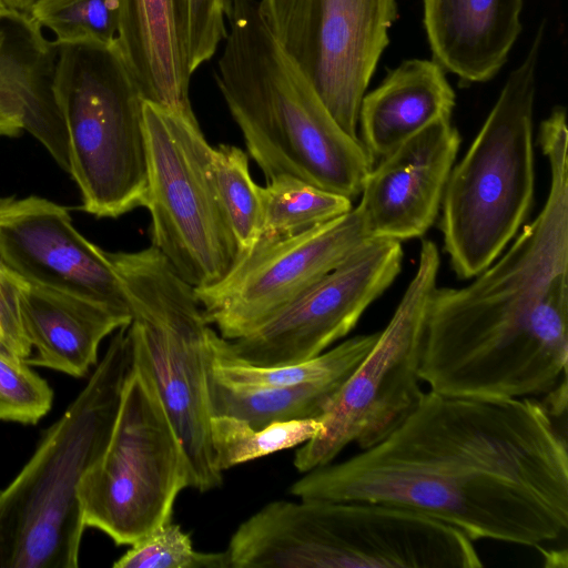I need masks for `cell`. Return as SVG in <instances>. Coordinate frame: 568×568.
Listing matches in <instances>:
<instances>
[{
    "instance_id": "obj_1",
    "label": "cell",
    "mask_w": 568,
    "mask_h": 568,
    "mask_svg": "<svg viewBox=\"0 0 568 568\" xmlns=\"http://www.w3.org/2000/svg\"><path fill=\"white\" fill-rule=\"evenodd\" d=\"M531 397L425 392L377 444L293 483L300 499L410 509L471 540L540 548L568 529V449Z\"/></svg>"
},
{
    "instance_id": "obj_2",
    "label": "cell",
    "mask_w": 568,
    "mask_h": 568,
    "mask_svg": "<svg viewBox=\"0 0 568 568\" xmlns=\"http://www.w3.org/2000/svg\"><path fill=\"white\" fill-rule=\"evenodd\" d=\"M550 181L541 211L470 284L434 290L419 375L458 396L531 397L567 377L568 129L540 124Z\"/></svg>"
},
{
    "instance_id": "obj_3",
    "label": "cell",
    "mask_w": 568,
    "mask_h": 568,
    "mask_svg": "<svg viewBox=\"0 0 568 568\" xmlns=\"http://www.w3.org/2000/svg\"><path fill=\"white\" fill-rule=\"evenodd\" d=\"M214 79L266 182L291 175L349 200L374 166L274 40L256 0H231Z\"/></svg>"
},
{
    "instance_id": "obj_4",
    "label": "cell",
    "mask_w": 568,
    "mask_h": 568,
    "mask_svg": "<svg viewBox=\"0 0 568 568\" xmlns=\"http://www.w3.org/2000/svg\"><path fill=\"white\" fill-rule=\"evenodd\" d=\"M133 362L116 331L88 383L0 491V568H77L85 529L80 484L102 455Z\"/></svg>"
},
{
    "instance_id": "obj_5",
    "label": "cell",
    "mask_w": 568,
    "mask_h": 568,
    "mask_svg": "<svg viewBox=\"0 0 568 568\" xmlns=\"http://www.w3.org/2000/svg\"><path fill=\"white\" fill-rule=\"evenodd\" d=\"M544 32L541 24L445 186L444 248L462 280L473 278L498 258L534 203V103Z\"/></svg>"
},
{
    "instance_id": "obj_6",
    "label": "cell",
    "mask_w": 568,
    "mask_h": 568,
    "mask_svg": "<svg viewBox=\"0 0 568 568\" xmlns=\"http://www.w3.org/2000/svg\"><path fill=\"white\" fill-rule=\"evenodd\" d=\"M123 285L142 351L162 402L185 448L191 488H219L223 471L211 442V338L194 287L150 245L135 252H105Z\"/></svg>"
},
{
    "instance_id": "obj_7",
    "label": "cell",
    "mask_w": 568,
    "mask_h": 568,
    "mask_svg": "<svg viewBox=\"0 0 568 568\" xmlns=\"http://www.w3.org/2000/svg\"><path fill=\"white\" fill-rule=\"evenodd\" d=\"M54 47L53 89L68 132L69 173L81 191L83 210L119 217L144 207V98L116 44Z\"/></svg>"
},
{
    "instance_id": "obj_8",
    "label": "cell",
    "mask_w": 568,
    "mask_h": 568,
    "mask_svg": "<svg viewBox=\"0 0 568 568\" xmlns=\"http://www.w3.org/2000/svg\"><path fill=\"white\" fill-rule=\"evenodd\" d=\"M132 345L109 442L79 489L85 526L118 546H131L172 520L179 494L191 487L183 443L142 351L133 339Z\"/></svg>"
},
{
    "instance_id": "obj_9",
    "label": "cell",
    "mask_w": 568,
    "mask_h": 568,
    "mask_svg": "<svg viewBox=\"0 0 568 568\" xmlns=\"http://www.w3.org/2000/svg\"><path fill=\"white\" fill-rule=\"evenodd\" d=\"M151 245L194 288L221 282L241 252L211 172L195 114L144 100Z\"/></svg>"
},
{
    "instance_id": "obj_10",
    "label": "cell",
    "mask_w": 568,
    "mask_h": 568,
    "mask_svg": "<svg viewBox=\"0 0 568 568\" xmlns=\"http://www.w3.org/2000/svg\"><path fill=\"white\" fill-rule=\"evenodd\" d=\"M439 265L437 245L423 240L416 272L390 321L328 402L322 430L296 450L298 471L332 463L352 443L361 449L377 444L418 406L426 315Z\"/></svg>"
},
{
    "instance_id": "obj_11",
    "label": "cell",
    "mask_w": 568,
    "mask_h": 568,
    "mask_svg": "<svg viewBox=\"0 0 568 568\" xmlns=\"http://www.w3.org/2000/svg\"><path fill=\"white\" fill-rule=\"evenodd\" d=\"M281 49L329 113L357 138L362 99L389 43L396 0H256Z\"/></svg>"
},
{
    "instance_id": "obj_12",
    "label": "cell",
    "mask_w": 568,
    "mask_h": 568,
    "mask_svg": "<svg viewBox=\"0 0 568 568\" xmlns=\"http://www.w3.org/2000/svg\"><path fill=\"white\" fill-rule=\"evenodd\" d=\"M368 237L357 207L304 232L258 241L217 284L194 288L207 323L229 341L264 323Z\"/></svg>"
},
{
    "instance_id": "obj_13",
    "label": "cell",
    "mask_w": 568,
    "mask_h": 568,
    "mask_svg": "<svg viewBox=\"0 0 568 568\" xmlns=\"http://www.w3.org/2000/svg\"><path fill=\"white\" fill-rule=\"evenodd\" d=\"M399 241L371 239L248 334L229 341L240 359L281 366L311 359L345 337L400 272Z\"/></svg>"
},
{
    "instance_id": "obj_14",
    "label": "cell",
    "mask_w": 568,
    "mask_h": 568,
    "mask_svg": "<svg viewBox=\"0 0 568 568\" xmlns=\"http://www.w3.org/2000/svg\"><path fill=\"white\" fill-rule=\"evenodd\" d=\"M0 268L21 284L131 314L105 252L78 232L64 206L47 199L0 197Z\"/></svg>"
},
{
    "instance_id": "obj_15",
    "label": "cell",
    "mask_w": 568,
    "mask_h": 568,
    "mask_svg": "<svg viewBox=\"0 0 568 568\" xmlns=\"http://www.w3.org/2000/svg\"><path fill=\"white\" fill-rule=\"evenodd\" d=\"M459 145L450 119H440L374 164L356 206L368 237L400 242L430 229Z\"/></svg>"
},
{
    "instance_id": "obj_16",
    "label": "cell",
    "mask_w": 568,
    "mask_h": 568,
    "mask_svg": "<svg viewBox=\"0 0 568 568\" xmlns=\"http://www.w3.org/2000/svg\"><path fill=\"white\" fill-rule=\"evenodd\" d=\"M115 44L144 100L194 113L186 0H121Z\"/></svg>"
},
{
    "instance_id": "obj_17",
    "label": "cell",
    "mask_w": 568,
    "mask_h": 568,
    "mask_svg": "<svg viewBox=\"0 0 568 568\" xmlns=\"http://www.w3.org/2000/svg\"><path fill=\"white\" fill-rule=\"evenodd\" d=\"M423 4L432 60L463 84L493 79L523 29L524 0H423Z\"/></svg>"
},
{
    "instance_id": "obj_18",
    "label": "cell",
    "mask_w": 568,
    "mask_h": 568,
    "mask_svg": "<svg viewBox=\"0 0 568 568\" xmlns=\"http://www.w3.org/2000/svg\"><path fill=\"white\" fill-rule=\"evenodd\" d=\"M19 284L23 332L36 348L33 356L23 359L29 366L82 377L97 365L101 342L132 321L130 313L101 303Z\"/></svg>"
},
{
    "instance_id": "obj_19",
    "label": "cell",
    "mask_w": 568,
    "mask_h": 568,
    "mask_svg": "<svg viewBox=\"0 0 568 568\" xmlns=\"http://www.w3.org/2000/svg\"><path fill=\"white\" fill-rule=\"evenodd\" d=\"M455 92L434 60L409 59L364 94L359 139L376 163L406 140L440 119H450Z\"/></svg>"
},
{
    "instance_id": "obj_20",
    "label": "cell",
    "mask_w": 568,
    "mask_h": 568,
    "mask_svg": "<svg viewBox=\"0 0 568 568\" xmlns=\"http://www.w3.org/2000/svg\"><path fill=\"white\" fill-rule=\"evenodd\" d=\"M378 335L379 332L349 337L301 363L257 366L236 357L230 351L227 339L214 331L211 338V375L222 383L247 388L346 381L371 351Z\"/></svg>"
},
{
    "instance_id": "obj_21",
    "label": "cell",
    "mask_w": 568,
    "mask_h": 568,
    "mask_svg": "<svg viewBox=\"0 0 568 568\" xmlns=\"http://www.w3.org/2000/svg\"><path fill=\"white\" fill-rule=\"evenodd\" d=\"M344 382L247 388L222 383L211 375L212 414L242 418L254 428L276 422L320 418Z\"/></svg>"
},
{
    "instance_id": "obj_22",
    "label": "cell",
    "mask_w": 568,
    "mask_h": 568,
    "mask_svg": "<svg viewBox=\"0 0 568 568\" xmlns=\"http://www.w3.org/2000/svg\"><path fill=\"white\" fill-rule=\"evenodd\" d=\"M263 221L258 241L291 236L353 209L352 200L291 175L261 187Z\"/></svg>"
},
{
    "instance_id": "obj_23",
    "label": "cell",
    "mask_w": 568,
    "mask_h": 568,
    "mask_svg": "<svg viewBox=\"0 0 568 568\" xmlns=\"http://www.w3.org/2000/svg\"><path fill=\"white\" fill-rule=\"evenodd\" d=\"M322 428L320 418L276 422L254 428L242 418L215 415L210 424L215 463L221 471L303 445Z\"/></svg>"
},
{
    "instance_id": "obj_24",
    "label": "cell",
    "mask_w": 568,
    "mask_h": 568,
    "mask_svg": "<svg viewBox=\"0 0 568 568\" xmlns=\"http://www.w3.org/2000/svg\"><path fill=\"white\" fill-rule=\"evenodd\" d=\"M211 172L242 256L261 237L262 186L251 176L248 154L235 145L222 143L212 148Z\"/></svg>"
},
{
    "instance_id": "obj_25",
    "label": "cell",
    "mask_w": 568,
    "mask_h": 568,
    "mask_svg": "<svg viewBox=\"0 0 568 568\" xmlns=\"http://www.w3.org/2000/svg\"><path fill=\"white\" fill-rule=\"evenodd\" d=\"M121 0H36L29 16L55 36L54 43L114 44Z\"/></svg>"
},
{
    "instance_id": "obj_26",
    "label": "cell",
    "mask_w": 568,
    "mask_h": 568,
    "mask_svg": "<svg viewBox=\"0 0 568 568\" xmlns=\"http://www.w3.org/2000/svg\"><path fill=\"white\" fill-rule=\"evenodd\" d=\"M114 568H231L227 552H203L194 548L181 525L166 521L119 557Z\"/></svg>"
},
{
    "instance_id": "obj_27",
    "label": "cell",
    "mask_w": 568,
    "mask_h": 568,
    "mask_svg": "<svg viewBox=\"0 0 568 568\" xmlns=\"http://www.w3.org/2000/svg\"><path fill=\"white\" fill-rule=\"evenodd\" d=\"M52 399L51 387L23 359L0 353V420L36 424Z\"/></svg>"
},
{
    "instance_id": "obj_28",
    "label": "cell",
    "mask_w": 568,
    "mask_h": 568,
    "mask_svg": "<svg viewBox=\"0 0 568 568\" xmlns=\"http://www.w3.org/2000/svg\"><path fill=\"white\" fill-rule=\"evenodd\" d=\"M189 62L194 73L224 41L231 0H186Z\"/></svg>"
},
{
    "instance_id": "obj_29",
    "label": "cell",
    "mask_w": 568,
    "mask_h": 568,
    "mask_svg": "<svg viewBox=\"0 0 568 568\" xmlns=\"http://www.w3.org/2000/svg\"><path fill=\"white\" fill-rule=\"evenodd\" d=\"M21 130H23V128L20 119L0 94V135L14 136L18 135Z\"/></svg>"
},
{
    "instance_id": "obj_30",
    "label": "cell",
    "mask_w": 568,
    "mask_h": 568,
    "mask_svg": "<svg viewBox=\"0 0 568 568\" xmlns=\"http://www.w3.org/2000/svg\"><path fill=\"white\" fill-rule=\"evenodd\" d=\"M36 0H2L4 6L11 10L29 13Z\"/></svg>"
},
{
    "instance_id": "obj_31",
    "label": "cell",
    "mask_w": 568,
    "mask_h": 568,
    "mask_svg": "<svg viewBox=\"0 0 568 568\" xmlns=\"http://www.w3.org/2000/svg\"><path fill=\"white\" fill-rule=\"evenodd\" d=\"M0 353L2 354H6V355H9V356H13L6 347L4 345L0 342ZM16 357V356H13ZM18 358V357H17Z\"/></svg>"
},
{
    "instance_id": "obj_32",
    "label": "cell",
    "mask_w": 568,
    "mask_h": 568,
    "mask_svg": "<svg viewBox=\"0 0 568 568\" xmlns=\"http://www.w3.org/2000/svg\"><path fill=\"white\" fill-rule=\"evenodd\" d=\"M11 11H12V10H10V12H11ZM10 12H9V13H7V14H4V16H2V17H0V26L3 23V21L6 20V18L10 14Z\"/></svg>"
}]
</instances>
